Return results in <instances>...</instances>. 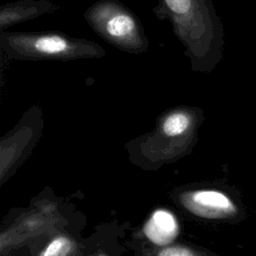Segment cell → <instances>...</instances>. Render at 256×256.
<instances>
[{
  "label": "cell",
  "mask_w": 256,
  "mask_h": 256,
  "mask_svg": "<svg viewBox=\"0 0 256 256\" xmlns=\"http://www.w3.org/2000/svg\"><path fill=\"white\" fill-rule=\"evenodd\" d=\"M152 12L168 20L193 72L210 73L224 51V27L212 0H158Z\"/></svg>",
  "instance_id": "1"
},
{
  "label": "cell",
  "mask_w": 256,
  "mask_h": 256,
  "mask_svg": "<svg viewBox=\"0 0 256 256\" xmlns=\"http://www.w3.org/2000/svg\"><path fill=\"white\" fill-rule=\"evenodd\" d=\"M1 55L9 60L73 61L105 56L98 43L69 36L61 31L0 32Z\"/></svg>",
  "instance_id": "2"
},
{
  "label": "cell",
  "mask_w": 256,
  "mask_h": 256,
  "mask_svg": "<svg viewBox=\"0 0 256 256\" xmlns=\"http://www.w3.org/2000/svg\"><path fill=\"white\" fill-rule=\"evenodd\" d=\"M89 27L113 47L131 54H143L149 40L138 16L119 0H99L83 13Z\"/></svg>",
  "instance_id": "3"
},
{
  "label": "cell",
  "mask_w": 256,
  "mask_h": 256,
  "mask_svg": "<svg viewBox=\"0 0 256 256\" xmlns=\"http://www.w3.org/2000/svg\"><path fill=\"white\" fill-rule=\"evenodd\" d=\"M183 205L194 215L207 219H223L236 214L234 202L217 190H196L182 195Z\"/></svg>",
  "instance_id": "4"
},
{
  "label": "cell",
  "mask_w": 256,
  "mask_h": 256,
  "mask_svg": "<svg viewBox=\"0 0 256 256\" xmlns=\"http://www.w3.org/2000/svg\"><path fill=\"white\" fill-rule=\"evenodd\" d=\"M60 9L57 4L48 0H17L0 6V32L27 20L51 14Z\"/></svg>",
  "instance_id": "5"
},
{
  "label": "cell",
  "mask_w": 256,
  "mask_h": 256,
  "mask_svg": "<svg viewBox=\"0 0 256 256\" xmlns=\"http://www.w3.org/2000/svg\"><path fill=\"white\" fill-rule=\"evenodd\" d=\"M146 237L156 245L171 243L178 234V223L175 216L167 210L153 212L144 226Z\"/></svg>",
  "instance_id": "6"
},
{
  "label": "cell",
  "mask_w": 256,
  "mask_h": 256,
  "mask_svg": "<svg viewBox=\"0 0 256 256\" xmlns=\"http://www.w3.org/2000/svg\"><path fill=\"white\" fill-rule=\"evenodd\" d=\"M192 115L186 110L178 109L170 112L163 120L162 128L167 136L174 137L184 133L190 127Z\"/></svg>",
  "instance_id": "7"
},
{
  "label": "cell",
  "mask_w": 256,
  "mask_h": 256,
  "mask_svg": "<svg viewBox=\"0 0 256 256\" xmlns=\"http://www.w3.org/2000/svg\"><path fill=\"white\" fill-rule=\"evenodd\" d=\"M72 242L65 236L54 238L41 252L40 256H68L72 250Z\"/></svg>",
  "instance_id": "8"
},
{
  "label": "cell",
  "mask_w": 256,
  "mask_h": 256,
  "mask_svg": "<svg viewBox=\"0 0 256 256\" xmlns=\"http://www.w3.org/2000/svg\"><path fill=\"white\" fill-rule=\"evenodd\" d=\"M158 256H195V255L188 248L180 247V246H172V247H167L161 250L158 253Z\"/></svg>",
  "instance_id": "9"
},
{
  "label": "cell",
  "mask_w": 256,
  "mask_h": 256,
  "mask_svg": "<svg viewBox=\"0 0 256 256\" xmlns=\"http://www.w3.org/2000/svg\"><path fill=\"white\" fill-rule=\"evenodd\" d=\"M97 256H108V255H106V254H99V255H97Z\"/></svg>",
  "instance_id": "10"
}]
</instances>
